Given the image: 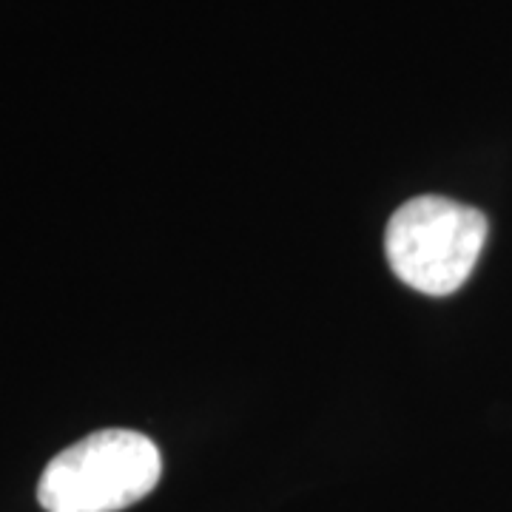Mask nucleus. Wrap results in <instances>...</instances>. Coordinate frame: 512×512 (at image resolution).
<instances>
[{
    "mask_svg": "<svg viewBox=\"0 0 512 512\" xmlns=\"http://www.w3.org/2000/svg\"><path fill=\"white\" fill-rule=\"evenodd\" d=\"M163 476L157 444L134 430H100L57 453L37 484L46 512H120Z\"/></svg>",
    "mask_w": 512,
    "mask_h": 512,
    "instance_id": "obj_1",
    "label": "nucleus"
},
{
    "mask_svg": "<svg viewBox=\"0 0 512 512\" xmlns=\"http://www.w3.org/2000/svg\"><path fill=\"white\" fill-rule=\"evenodd\" d=\"M487 242V217L447 197H416L387 222L384 251L393 274L427 296L456 293Z\"/></svg>",
    "mask_w": 512,
    "mask_h": 512,
    "instance_id": "obj_2",
    "label": "nucleus"
}]
</instances>
